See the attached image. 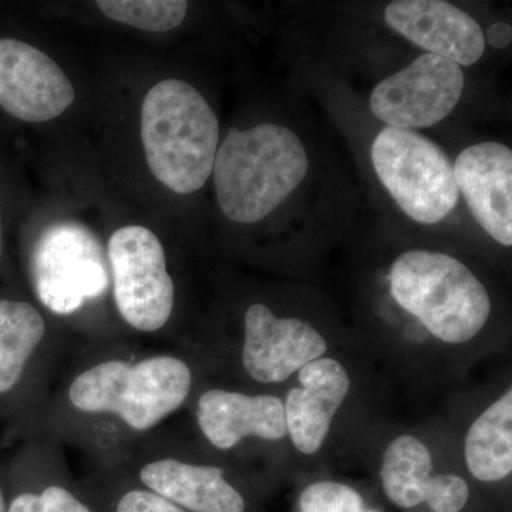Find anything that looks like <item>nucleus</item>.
<instances>
[{"label": "nucleus", "mask_w": 512, "mask_h": 512, "mask_svg": "<svg viewBox=\"0 0 512 512\" xmlns=\"http://www.w3.org/2000/svg\"><path fill=\"white\" fill-rule=\"evenodd\" d=\"M308 170L301 138L289 128L271 123L232 128L212 168L218 204L229 220L254 224L275 211Z\"/></svg>", "instance_id": "f257e3e1"}, {"label": "nucleus", "mask_w": 512, "mask_h": 512, "mask_svg": "<svg viewBox=\"0 0 512 512\" xmlns=\"http://www.w3.org/2000/svg\"><path fill=\"white\" fill-rule=\"evenodd\" d=\"M141 140L154 177L177 194H191L214 168L220 121L190 83L163 80L141 106Z\"/></svg>", "instance_id": "f03ea898"}, {"label": "nucleus", "mask_w": 512, "mask_h": 512, "mask_svg": "<svg viewBox=\"0 0 512 512\" xmlns=\"http://www.w3.org/2000/svg\"><path fill=\"white\" fill-rule=\"evenodd\" d=\"M390 293L404 311L447 345L480 335L491 315L487 289L454 256L413 249L393 262Z\"/></svg>", "instance_id": "7ed1b4c3"}, {"label": "nucleus", "mask_w": 512, "mask_h": 512, "mask_svg": "<svg viewBox=\"0 0 512 512\" xmlns=\"http://www.w3.org/2000/svg\"><path fill=\"white\" fill-rule=\"evenodd\" d=\"M192 373L180 357L104 360L74 377L69 402L77 412L114 414L134 431H148L190 396Z\"/></svg>", "instance_id": "20e7f679"}, {"label": "nucleus", "mask_w": 512, "mask_h": 512, "mask_svg": "<svg viewBox=\"0 0 512 512\" xmlns=\"http://www.w3.org/2000/svg\"><path fill=\"white\" fill-rule=\"evenodd\" d=\"M372 163L380 183L413 221L437 224L456 207L460 191L454 164L430 138L383 128L372 146Z\"/></svg>", "instance_id": "39448f33"}, {"label": "nucleus", "mask_w": 512, "mask_h": 512, "mask_svg": "<svg viewBox=\"0 0 512 512\" xmlns=\"http://www.w3.org/2000/svg\"><path fill=\"white\" fill-rule=\"evenodd\" d=\"M117 311L131 328L154 333L163 329L174 309L173 278L163 244L141 225L117 229L107 245Z\"/></svg>", "instance_id": "423d86ee"}, {"label": "nucleus", "mask_w": 512, "mask_h": 512, "mask_svg": "<svg viewBox=\"0 0 512 512\" xmlns=\"http://www.w3.org/2000/svg\"><path fill=\"white\" fill-rule=\"evenodd\" d=\"M32 275L37 298L56 315L79 311L110 284L99 239L76 222H56L40 235Z\"/></svg>", "instance_id": "0eeeda50"}, {"label": "nucleus", "mask_w": 512, "mask_h": 512, "mask_svg": "<svg viewBox=\"0 0 512 512\" xmlns=\"http://www.w3.org/2000/svg\"><path fill=\"white\" fill-rule=\"evenodd\" d=\"M463 90L461 67L426 53L377 84L370 96V109L389 127H431L456 109Z\"/></svg>", "instance_id": "6e6552de"}, {"label": "nucleus", "mask_w": 512, "mask_h": 512, "mask_svg": "<svg viewBox=\"0 0 512 512\" xmlns=\"http://www.w3.org/2000/svg\"><path fill=\"white\" fill-rule=\"evenodd\" d=\"M326 352L328 342L306 320L278 318L264 303L245 312L242 365L255 382L284 383Z\"/></svg>", "instance_id": "1a4fd4ad"}, {"label": "nucleus", "mask_w": 512, "mask_h": 512, "mask_svg": "<svg viewBox=\"0 0 512 512\" xmlns=\"http://www.w3.org/2000/svg\"><path fill=\"white\" fill-rule=\"evenodd\" d=\"M73 84L42 50L0 39V107L28 123L56 119L74 101Z\"/></svg>", "instance_id": "9d476101"}, {"label": "nucleus", "mask_w": 512, "mask_h": 512, "mask_svg": "<svg viewBox=\"0 0 512 512\" xmlns=\"http://www.w3.org/2000/svg\"><path fill=\"white\" fill-rule=\"evenodd\" d=\"M380 480L390 503L403 510L426 504L433 512H461L470 501V485L457 474L434 476L429 447L410 434L390 441L382 458Z\"/></svg>", "instance_id": "9b49d317"}, {"label": "nucleus", "mask_w": 512, "mask_h": 512, "mask_svg": "<svg viewBox=\"0 0 512 512\" xmlns=\"http://www.w3.org/2000/svg\"><path fill=\"white\" fill-rule=\"evenodd\" d=\"M387 25L407 40L458 66L485 52L483 29L464 10L441 0H396L384 12Z\"/></svg>", "instance_id": "f8f14e48"}, {"label": "nucleus", "mask_w": 512, "mask_h": 512, "mask_svg": "<svg viewBox=\"0 0 512 512\" xmlns=\"http://www.w3.org/2000/svg\"><path fill=\"white\" fill-rule=\"evenodd\" d=\"M458 191L471 214L498 244L512 245V151L487 141L466 148L454 163Z\"/></svg>", "instance_id": "ddd939ff"}, {"label": "nucleus", "mask_w": 512, "mask_h": 512, "mask_svg": "<svg viewBox=\"0 0 512 512\" xmlns=\"http://www.w3.org/2000/svg\"><path fill=\"white\" fill-rule=\"evenodd\" d=\"M349 390L348 370L333 357H320L299 370L284 407L286 431L303 456H313L326 443Z\"/></svg>", "instance_id": "4468645a"}, {"label": "nucleus", "mask_w": 512, "mask_h": 512, "mask_svg": "<svg viewBox=\"0 0 512 512\" xmlns=\"http://www.w3.org/2000/svg\"><path fill=\"white\" fill-rule=\"evenodd\" d=\"M202 436L217 450H232L248 437L282 441L286 431L284 400L272 394L207 390L197 403Z\"/></svg>", "instance_id": "2eb2a0df"}, {"label": "nucleus", "mask_w": 512, "mask_h": 512, "mask_svg": "<svg viewBox=\"0 0 512 512\" xmlns=\"http://www.w3.org/2000/svg\"><path fill=\"white\" fill-rule=\"evenodd\" d=\"M137 484L187 512H249L247 495L220 467L157 458L138 468Z\"/></svg>", "instance_id": "dca6fc26"}, {"label": "nucleus", "mask_w": 512, "mask_h": 512, "mask_svg": "<svg viewBox=\"0 0 512 512\" xmlns=\"http://www.w3.org/2000/svg\"><path fill=\"white\" fill-rule=\"evenodd\" d=\"M464 458L471 476L480 483H500L511 476V387L471 424L464 441Z\"/></svg>", "instance_id": "f3484780"}, {"label": "nucleus", "mask_w": 512, "mask_h": 512, "mask_svg": "<svg viewBox=\"0 0 512 512\" xmlns=\"http://www.w3.org/2000/svg\"><path fill=\"white\" fill-rule=\"evenodd\" d=\"M45 333V319L35 306L0 301V393L18 384Z\"/></svg>", "instance_id": "a211bd4d"}, {"label": "nucleus", "mask_w": 512, "mask_h": 512, "mask_svg": "<svg viewBox=\"0 0 512 512\" xmlns=\"http://www.w3.org/2000/svg\"><path fill=\"white\" fill-rule=\"evenodd\" d=\"M101 12L114 22L147 32H167L180 26L187 15L184 0H99Z\"/></svg>", "instance_id": "6ab92c4d"}, {"label": "nucleus", "mask_w": 512, "mask_h": 512, "mask_svg": "<svg viewBox=\"0 0 512 512\" xmlns=\"http://www.w3.org/2000/svg\"><path fill=\"white\" fill-rule=\"evenodd\" d=\"M8 512H97L89 495L59 478H47L20 491L8 504Z\"/></svg>", "instance_id": "aec40b11"}, {"label": "nucleus", "mask_w": 512, "mask_h": 512, "mask_svg": "<svg viewBox=\"0 0 512 512\" xmlns=\"http://www.w3.org/2000/svg\"><path fill=\"white\" fill-rule=\"evenodd\" d=\"M87 495L97 512H187L137 483L104 485Z\"/></svg>", "instance_id": "412c9836"}, {"label": "nucleus", "mask_w": 512, "mask_h": 512, "mask_svg": "<svg viewBox=\"0 0 512 512\" xmlns=\"http://www.w3.org/2000/svg\"><path fill=\"white\" fill-rule=\"evenodd\" d=\"M365 500L356 488L339 481L308 485L299 497V512H362Z\"/></svg>", "instance_id": "4be33fe9"}, {"label": "nucleus", "mask_w": 512, "mask_h": 512, "mask_svg": "<svg viewBox=\"0 0 512 512\" xmlns=\"http://www.w3.org/2000/svg\"><path fill=\"white\" fill-rule=\"evenodd\" d=\"M487 40L491 46L497 49H505L511 45L512 29L507 23H495L487 32Z\"/></svg>", "instance_id": "5701e85b"}, {"label": "nucleus", "mask_w": 512, "mask_h": 512, "mask_svg": "<svg viewBox=\"0 0 512 512\" xmlns=\"http://www.w3.org/2000/svg\"><path fill=\"white\" fill-rule=\"evenodd\" d=\"M0 512H8V503H6L5 494L0 488Z\"/></svg>", "instance_id": "b1692460"}, {"label": "nucleus", "mask_w": 512, "mask_h": 512, "mask_svg": "<svg viewBox=\"0 0 512 512\" xmlns=\"http://www.w3.org/2000/svg\"><path fill=\"white\" fill-rule=\"evenodd\" d=\"M0 252H2V224H0Z\"/></svg>", "instance_id": "393cba45"}, {"label": "nucleus", "mask_w": 512, "mask_h": 512, "mask_svg": "<svg viewBox=\"0 0 512 512\" xmlns=\"http://www.w3.org/2000/svg\"><path fill=\"white\" fill-rule=\"evenodd\" d=\"M362 512H380V511H377V510H365V511H362Z\"/></svg>", "instance_id": "a878e982"}]
</instances>
